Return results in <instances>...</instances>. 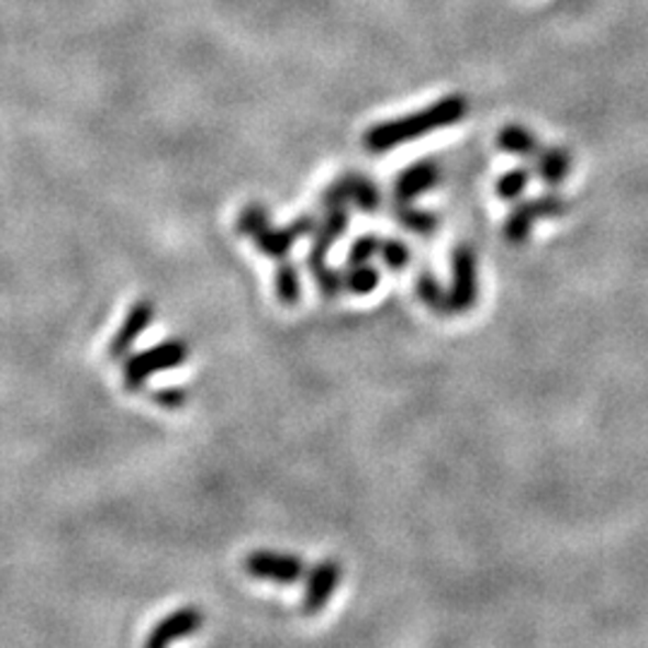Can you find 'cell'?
Segmentation results:
<instances>
[{"instance_id": "1", "label": "cell", "mask_w": 648, "mask_h": 648, "mask_svg": "<svg viewBox=\"0 0 648 648\" xmlns=\"http://www.w3.org/2000/svg\"><path fill=\"white\" fill-rule=\"evenodd\" d=\"M466 111H469V103H466L463 97H447L443 101L433 103L431 109L406 115V119L375 125L366 135V145L370 152H387L401 145V142L431 135L439 127L463 121Z\"/></svg>"}, {"instance_id": "2", "label": "cell", "mask_w": 648, "mask_h": 648, "mask_svg": "<svg viewBox=\"0 0 648 648\" xmlns=\"http://www.w3.org/2000/svg\"><path fill=\"white\" fill-rule=\"evenodd\" d=\"M190 356V346L180 339H166L157 346L147 348V351H139L130 356L123 366V382L127 392H137V389L145 387V382L161 370H171L183 366Z\"/></svg>"}, {"instance_id": "3", "label": "cell", "mask_w": 648, "mask_h": 648, "mask_svg": "<svg viewBox=\"0 0 648 648\" xmlns=\"http://www.w3.org/2000/svg\"><path fill=\"white\" fill-rule=\"evenodd\" d=\"M478 301V259L471 245H457L451 253V287L447 291V315H463Z\"/></svg>"}, {"instance_id": "4", "label": "cell", "mask_w": 648, "mask_h": 648, "mask_svg": "<svg viewBox=\"0 0 648 648\" xmlns=\"http://www.w3.org/2000/svg\"><path fill=\"white\" fill-rule=\"evenodd\" d=\"M245 572L253 579H262L271 583H283V586H291V583L301 581L308 574V565L301 557L289 555V552H275V550H255L245 557Z\"/></svg>"}, {"instance_id": "5", "label": "cell", "mask_w": 648, "mask_h": 648, "mask_svg": "<svg viewBox=\"0 0 648 648\" xmlns=\"http://www.w3.org/2000/svg\"><path fill=\"white\" fill-rule=\"evenodd\" d=\"M565 212H567V202L560 198V194H543V198L516 204L510 212L507 222H504V238L514 245L524 243L536 222H540V219L562 216Z\"/></svg>"}, {"instance_id": "6", "label": "cell", "mask_w": 648, "mask_h": 648, "mask_svg": "<svg viewBox=\"0 0 648 648\" xmlns=\"http://www.w3.org/2000/svg\"><path fill=\"white\" fill-rule=\"evenodd\" d=\"M346 202H354L360 212L372 214L380 210L382 194L366 176H346L324 192V204L334 210V206H344Z\"/></svg>"}, {"instance_id": "7", "label": "cell", "mask_w": 648, "mask_h": 648, "mask_svg": "<svg viewBox=\"0 0 648 648\" xmlns=\"http://www.w3.org/2000/svg\"><path fill=\"white\" fill-rule=\"evenodd\" d=\"M342 581V567L336 560H322L308 572V586L303 595V613L317 615L327 607L336 586Z\"/></svg>"}, {"instance_id": "8", "label": "cell", "mask_w": 648, "mask_h": 648, "mask_svg": "<svg viewBox=\"0 0 648 648\" xmlns=\"http://www.w3.org/2000/svg\"><path fill=\"white\" fill-rule=\"evenodd\" d=\"M346 226H348V214L344 206H334V210H329L327 219L317 226V233H315V241H313V248H310V255H308V265H310V271H313V277H322L324 271H327V255L332 250L334 241H339L344 233H346Z\"/></svg>"}, {"instance_id": "9", "label": "cell", "mask_w": 648, "mask_h": 648, "mask_svg": "<svg viewBox=\"0 0 648 648\" xmlns=\"http://www.w3.org/2000/svg\"><path fill=\"white\" fill-rule=\"evenodd\" d=\"M310 231H315V219L303 216V219H295L291 226H283V228H271L269 224L267 228L259 231L257 236H253V241L259 253H265L267 257H275V259H283L291 253L295 241L308 236Z\"/></svg>"}, {"instance_id": "10", "label": "cell", "mask_w": 648, "mask_h": 648, "mask_svg": "<svg viewBox=\"0 0 648 648\" xmlns=\"http://www.w3.org/2000/svg\"><path fill=\"white\" fill-rule=\"evenodd\" d=\"M154 313H157V310H154L152 301H139V303H135L133 308H130V313L125 315L119 332L111 336L109 356L115 358V360L125 358L130 354V348H133L135 342L139 339V334L145 332L149 324L154 322Z\"/></svg>"}, {"instance_id": "11", "label": "cell", "mask_w": 648, "mask_h": 648, "mask_svg": "<svg viewBox=\"0 0 648 648\" xmlns=\"http://www.w3.org/2000/svg\"><path fill=\"white\" fill-rule=\"evenodd\" d=\"M202 613L200 607L194 605H188V607H180V611H176L174 615L164 617L157 627L152 629V634L147 637V646L149 648H161V646H168L174 644L178 639L183 637H190V634L198 632L202 627Z\"/></svg>"}, {"instance_id": "12", "label": "cell", "mask_w": 648, "mask_h": 648, "mask_svg": "<svg viewBox=\"0 0 648 648\" xmlns=\"http://www.w3.org/2000/svg\"><path fill=\"white\" fill-rule=\"evenodd\" d=\"M443 174H439V166L435 161H418V164H411L404 174L396 178L394 183V198L401 204H411L421 194L431 192Z\"/></svg>"}, {"instance_id": "13", "label": "cell", "mask_w": 648, "mask_h": 648, "mask_svg": "<svg viewBox=\"0 0 648 648\" xmlns=\"http://www.w3.org/2000/svg\"><path fill=\"white\" fill-rule=\"evenodd\" d=\"M498 145L504 154L522 159H536V154L540 152V139L526 125L518 123H510L500 130Z\"/></svg>"}, {"instance_id": "14", "label": "cell", "mask_w": 648, "mask_h": 648, "mask_svg": "<svg viewBox=\"0 0 648 648\" xmlns=\"http://www.w3.org/2000/svg\"><path fill=\"white\" fill-rule=\"evenodd\" d=\"M534 161H536L534 166L536 176L548 186L562 183L569 174V168H572V157H569V152L565 147H540Z\"/></svg>"}, {"instance_id": "15", "label": "cell", "mask_w": 648, "mask_h": 648, "mask_svg": "<svg viewBox=\"0 0 648 648\" xmlns=\"http://www.w3.org/2000/svg\"><path fill=\"white\" fill-rule=\"evenodd\" d=\"M275 289L283 305L293 308L298 301H301V275H298V269L291 262H287V259H281V265L277 267Z\"/></svg>"}, {"instance_id": "16", "label": "cell", "mask_w": 648, "mask_h": 648, "mask_svg": "<svg viewBox=\"0 0 648 648\" xmlns=\"http://www.w3.org/2000/svg\"><path fill=\"white\" fill-rule=\"evenodd\" d=\"M342 279H344V289H348L356 295H368V293H372L375 289H378L380 271L375 267H370L368 262L366 265H351V267H348V271H344Z\"/></svg>"}, {"instance_id": "17", "label": "cell", "mask_w": 648, "mask_h": 648, "mask_svg": "<svg viewBox=\"0 0 648 648\" xmlns=\"http://www.w3.org/2000/svg\"><path fill=\"white\" fill-rule=\"evenodd\" d=\"M396 219L401 222V226L413 231V233H421V236L433 233L439 224V219L433 212L418 210V206H411V204H401V210L396 212Z\"/></svg>"}, {"instance_id": "18", "label": "cell", "mask_w": 648, "mask_h": 648, "mask_svg": "<svg viewBox=\"0 0 648 648\" xmlns=\"http://www.w3.org/2000/svg\"><path fill=\"white\" fill-rule=\"evenodd\" d=\"M416 291L427 308L435 310V313L447 315V291L439 287V281L431 275V271H423V275L416 279Z\"/></svg>"}, {"instance_id": "19", "label": "cell", "mask_w": 648, "mask_h": 648, "mask_svg": "<svg viewBox=\"0 0 648 648\" xmlns=\"http://www.w3.org/2000/svg\"><path fill=\"white\" fill-rule=\"evenodd\" d=\"M528 180H530V171H526V168H514V171L504 174L498 180V194L502 200L514 202L522 198L524 190L528 188Z\"/></svg>"}, {"instance_id": "20", "label": "cell", "mask_w": 648, "mask_h": 648, "mask_svg": "<svg viewBox=\"0 0 648 648\" xmlns=\"http://www.w3.org/2000/svg\"><path fill=\"white\" fill-rule=\"evenodd\" d=\"M271 222H269V212L265 210V206L259 204H248L243 206V212L238 214V233H243V236H257L259 231L267 228Z\"/></svg>"}, {"instance_id": "21", "label": "cell", "mask_w": 648, "mask_h": 648, "mask_svg": "<svg viewBox=\"0 0 648 648\" xmlns=\"http://www.w3.org/2000/svg\"><path fill=\"white\" fill-rule=\"evenodd\" d=\"M380 255L384 259V265L392 269V271H399V269H406L409 259H411V253L406 248V243L401 241H382L380 245Z\"/></svg>"}, {"instance_id": "22", "label": "cell", "mask_w": 648, "mask_h": 648, "mask_svg": "<svg viewBox=\"0 0 648 648\" xmlns=\"http://www.w3.org/2000/svg\"><path fill=\"white\" fill-rule=\"evenodd\" d=\"M380 245L382 241L375 238V236H362L358 238L351 250H348V265H366L370 259L380 253Z\"/></svg>"}, {"instance_id": "23", "label": "cell", "mask_w": 648, "mask_h": 648, "mask_svg": "<svg viewBox=\"0 0 648 648\" xmlns=\"http://www.w3.org/2000/svg\"><path fill=\"white\" fill-rule=\"evenodd\" d=\"M152 401L154 404H159L161 409H180L188 404V392L180 387H166V389H157V392H152Z\"/></svg>"}]
</instances>
